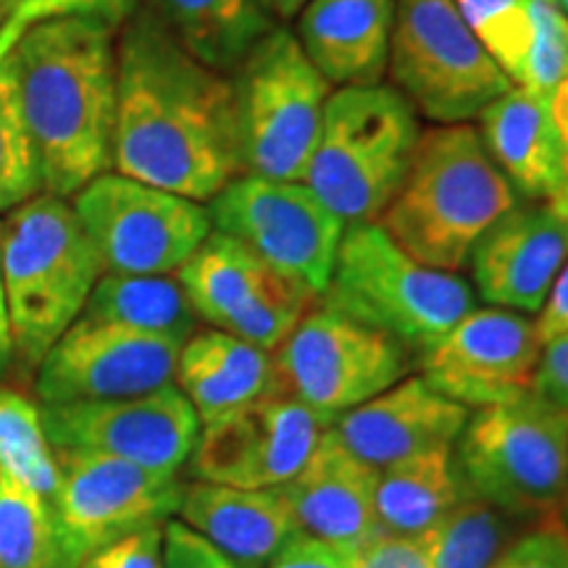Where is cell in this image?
<instances>
[{
    "mask_svg": "<svg viewBox=\"0 0 568 568\" xmlns=\"http://www.w3.org/2000/svg\"><path fill=\"white\" fill-rule=\"evenodd\" d=\"M113 166L195 203L243 172L234 84L148 13L130 21L116 48Z\"/></svg>",
    "mask_w": 568,
    "mask_h": 568,
    "instance_id": "6da1fadb",
    "label": "cell"
},
{
    "mask_svg": "<svg viewBox=\"0 0 568 568\" xmlns=\"http://www.w3.org/2000/svg\"><path fill=\"white\" fill-rule=\"evenodd\" d=\"M45 193L69 197L113 166L116 51L111 27L61 17L27 27L11 51Z\"/></svg>",
    "mask_w": 568,
    "mask_h": 568,
    "instance_id": "7a4b0ae2",
    "label": "cell"
},
{
    "mask_svg": "<svg viewBox=\"0 0 568 568\" xmlns=\"http://www.w3.org/2000/svg\"><path fill=\"white\" fill-rule=\"evenodd\" d=\"M521 203L477 126L439 124L418 138L414 161L379 216L418 264L460 272L489 226Z\"/></svg>",
    "mask_w": 568,
    "mask_h": 568,
    "instance_id": "3957f363",
    "label": "cell"
},
{
    "mask_svg": "<svg viewBox=\"0 0 568 568\" xmlns=\"http://www.w3.org/2000/svg\"><path fill=\"white\" fill-rule=\"evenodd\" d=\"M105 266L71 205L40 193L0 224V276L13 358L40 366L82 316Z\"/></svg>",
    "mask_w": 568,
    "mask_h": 568,
    "instance_id": "277c9868",
    "label": "cell"
},
{
    "mask_svg": "<svg viewBox=\"0 0 568 568\" xmlns=\"http://www.w3.org/2000/svg\"><path fill=\"white\" fill-rule=\"evenodd\" d=\"M418 138L416 111L389 84H345L326 101L322 130L303 182L345 226L379 222Z\"/></svg>",
    "mask_w": 568,
    "mask_h": 568,
    "instance_id": "5b68a950",
    "label": "cell"
},
{
    "mask_svg": "<svg viewBox=\"0 0 568 568\" xmlns=\"http://www.w3.org/2000/svg\"><path fill=\"white\" fill-rule=\"evenodd\" d=\"M322 305L422 353L477 308L464 276L437 272L403 251L379 222L345 226Z\"/></svg>",
    "mask_w": 568,
    "mask_h": 568,
    "instance_id": "8992f818",
    "label": "cell"
},
{
    "mask_svg": "<svg viewBox=\"0 0 568 568\" xmlns=\"http://www.w3.org/2000/svg\"><path fill=\"white\" fill-rule=\"evenodd\" d=\"M468 493L510 516L560 510L568 489V410L535 393L468 416L456 453Z\"/></svg>",
    "mask_w": 568,
    "mask_h": 568,
    "instance_id": "52a82bcc",
    "label": "cell"
},
{
    "mask_svg": "<svg viewBox=\"0 0 568 568\" xmlns=\"http://www.w3.org/2000/svg\"><path fill=\"white\" fill-rule=\"evenodd\" d=\"M232 84L243 172L303 182L332 92L301 40L274 27L245 55Z\"/></svg>",
    "mask_w": 568,
    "mask_h": 568,
    "instance_id": "ba28073f",
    "label": "cell"
},
{
    "mask_svg": "<svg viewBox=\"0 0 568 568\" xmlns=\"http://www.w3.org/2000/svg\"><path fill=\"white\" fill-rule=\"evenodd\" d=\"M387 69L395 90L437 124H466L514 88L453 0H397Z\"/></svg>",
    "mask_w": 568,
    "mask_h": 568,
    "instance_id": "9c48e42d",
    "label": "cell"
},
{
    "mask_svg": "<svg viewBox=\"0 0 568 568\" xmlns=\"http://www.w3.org/2000/svg\"><path fill=\"white\" fill-rule=\"evenodd\" d=\"M53 514L59 568H80L92 552L134 531L163 527L180 510V474L153 471L101 453L61 450Z\"/></svg>",
    "mask_w": 568,
    "mask_h": 568,
    "instance_id": "30bf717a",
    "label": "cell"
},
{
    "mask_svg": "<svg viewBox=\"0 0 568 568\" xmlns=\"http://www.w3.org/2000/svg\"><path fill=\"white\" fill-rule=\"evenodd\" d=\"M274 393L335 422L382 395L408 372V351L385 332L322 305L276 347Z\"/></svg>",
    "mask_w": 568,
    "mask_h": 568,
    "instance_id": "8fae6325",
    "label": "cell"
},
{
    "mask_svg": "<svg viewBox=\"0 0 568 568\" xmlns=\"http://www.w3.org/2000/svg\"><path fill=\"white\" fill-rule=\"evenodd\" d=\"M211 226L243 243L276 272L322 297L345 222L305 182L234 176L209 201Z\"/></svg>",
    "mask_w": 568,
    "mask_h": 568,
    "instance_id": "7c38bea8",
    "label": "cell"
},
{
    "mask_svg": "<svg viewBox=\"0 0 568 568\" xmlns=\"http://www.w3.org/2000/svg\"><path fill=\"white\" fill-rule=\"evenodd\" d=\"M77 219L109 274L180 272L213 232L209 209L124 174H101L74 195Z\"/></svg>",
    "mask_w": 568,
    "mask_h": 568,
    "instance_id": "4fadbf2b",
    "label": "cell"
},
{
    "mask_svg": "<svg viewBox=\"0 0 568 568\" xmlns=\"http://www.w3.org/2000/svg\"><path fill=\"white\" fill-rule=\"evenodd\" d=\"M176 280L197 318L268 353L293 335L318 301L301 282L216 230L184 261Z\"/></svg>",
    "mask_w": 568,
    "mask_h": 568,
    "instance_id": "5bb4252c",
    "label": "cell"
},
{
    "mask_svg": "<svg viewBox=\"0 0 568 568\" xmlns=\"http://www.w3.org/2000/svg\"><path fill=\"white\" fill-rule=\"evenodd\" d=\"M53 453L80 450L180 474L193 456L201 418L176 385L119 400L42 406Z\"/></svg>",
    "mask_w": 568,
    "mask_h": 568,
    "instance_id": "9a60e30c",
    "label": "cell"
},
{
    "mask_svg": "<svg viewBox=\"0 0 568 568\" xmlns=\"http://www.w3.org/2000/svg\"><path fill=\"white\" fill-rule=\"evenodd\" d=\"M332 418L295 397L268 393L201 426L190 468L197 481L272 489L284 487L311 458Z\"/></svg>",
    "mask_w": 568,
    "mask_h": 568,
    "instance_id": "2e32d148",
    "label": "cell"
},
{
    "mask_svg": "<svg viewBox=\"0 0 568 568\" xmlns=\"http://www.w3.org/2000/svg\"><path fill=\"white\" fill-rule=\"evenodd\" d=\"M182 345L130 326L80 316L38 366L42 406L119 400L172 385Z\"/></svg>",
    "mask_w": 568,
    "mask_h": 568,
    "instance_id": "e0dca14e",
    "label": "cell"
},
{
    "mask_svg": "<svg viewBox=\"0 0 568 568\" xmlns=\"http://www.w3.org/2000/svg\"><path fill=\"white\" fill-rule=\"evenodd\" d=\"M535 322L508 308H474L418 353L422 379L464 408H489L529 395L539 364Z\"/></svg>",
    "mask_w": 568,
    "mask_h": 568,
    "instance_id": "ac0fdd59",
    "label": "cell"
},
{
    "mask_svg": "<svg viewBox=\"0 0 568 568\" xmlns=\"http://www.w3.org/2000/svg\"><path fill=\"white\" fill-rule=\"evenodd\" d=\"M468 261L481 301L537 314L568 261V201L514 205L481 234Z\"/></svg>",
    "mask_w": 568,
    "mask_h": 568,
    "instance_id": "d6986e66",
    "label": "cell"
},
{
    "mask_svg": "<svg viewBox=\"0 0 568 568\" xmlns=\"http://www.w3.org/2000/svg\"><path fill=\"white\" fill-rule=\"evenodd\" d=\"M466 422L468 408L439 395L422 376H410L337 416L332 429L347 450L382 471L437 447H453Z\"/></svg>",
    "mask_w": 568,
    "mask_h": 568,
    "instance_id": "ffe728a7",
    "label": "cell"
},
{
    "mask_svg": "<svg viewBox=\"0 0 568 568\" xmlns=\"http://www.w3.org/2000/svg\"><path fill=\"white\" fill-rule=\"evenodd\" d=\"M376 481L379 471L347 450L329 426L305 466L282 489L303 531L355 552L379 535Z\"/></svg>",
    "mask_w": 568,
    "mask_h": 568,
    "instance_id": "44dd1931",
    "label": "cell"
},
{
    "mask_svg": "<svg viewBox=\"0 0 568 568\" xmlns=\"http://www.w3.org/2000/svg\"><path fill=\"white\" fill-rule=\"evenodd\" d=\"M479 134L518 195L535 203L568 195L566 151L550 95L516 84L479 113Z\"/></svg>",
    "mask_w": 568,
    "mask_h": 568,
    "instance_id": "7402d4cb",
    "label": "cell"
},
{
    "mask_svg": "<svg viewBox=\"0 0 568 568\" xmlns=\"http://www.w3.org/2000/svg\"><path fill=\"white\" fill-rule=\"evenodd\" d=\"M180 521L243 568H266L301 531L282 487L243 489L195 481L184 487Z\"/></svg>",
    "mask_w": 568,
    "mask_h": 568,
    "instance_id": "603a6c76",
    "label": "cell"
},
{
    "mask_svg": "<svg viewBox=\"0 0 568 568\" xmlns=\"http://www.w3.org/2000/svg\"><path fill=\"white\" fill-rule=\"evenodd\" d=\"M397 0H308L301 45L329 82L379 84L387 71Z\"/></svg>",
    "mask_w": 568,
    "mask_h": 568,
    "instance_id": "cb8c5ba5",
    "label": "cell"
},
{
    "mask_svg": "<svg viewBox=\"0 0 568 568\" xmlns=\"http://www.w3.org/2000/svg\"><path fill=\"white\" fill-rule=\"evenodd\" d=\"M174 379L205 426L274 393V355L222 329L195 332L182 345Z\"/></svg>",
    "mask_w": 568,
    "mask_h": 568,
    "instance_id": "d4e9b609",
    "label": "cell"
},
{
    "mask_svg": "<svg viewBox=\"0 0 568 568\" xmlns=\"http://www.w3.org/2000/svg\"><path fill=\"white\" fill-rule=\"evenodd\" d=\"M468 495L453 447L422 453L379 471L376 521L387 535H424Z\"/></svg>",
    "mask_w": 568,
    "mask_h": 568,
    "instance_id": "484cf974",
    "label": "cell"
},
{
    "mask_svg": "<svg viewBox=\"0 0 568 568\" xmlns=\"http://www.w3.org/2000/svg\"><path fill=\"white\" fill-rule=\"evenodd\" d=\"M161 21L184 51L216 71H232L274 30L261 0H155Z\"/></svg>",
    "mask_w": 568,
    "mask_h": 568,
    "instance_id": "4316f807",
    "label": "cell"
},
{
    "mask_svg": "<svg viewBox=\"0 0 568 568\" xmlns=\"http://www.w3.org/2000/svg\"><path fill=\"white\" fill-rule=\"evenodd\" d=\"M82 316L130 326L184 345L197 329V314L176 276L103 274Z\"/></svg>",
    "mask_w": 568,
    "mask_h": 568,
    "instance_id": "83f0119b",
    "label": "cell"
},
{
    "mask_svg": "<svg viewBox=\"0 0 568 568\" xmlns=\"http://www.w3.org/2000/svg\"><path fill=\"white\" fill-rule=\"evenodd\" d=\"M0 471L38 493L48 508L55 506L59 460L48 443L40 410L6 387H0Z\"/></svg>",
    "mask_w": 568,
    "mask_h": 568,
    "instance_id": "f1b7e54d",
    "label": "cell"
},
{
    "mask_svg": "<svg viewBox=\"0 0 568 568\" xmlns=\"http://www.w3.org/2000/svg\"><path fill=\"white\" fill-rule=\"evenodd\" d=\"M506 514L468 493L424 531L429 568H489L508 548Z\"/></svg>",
    "mask_w": 568,
    "mask_h": 568,
    "instance_id": "f546056e",
    "label": "cell"
},
{
    "mask_svg": "<svg viewBox=\"0 0 568 568\" xmlns=\"http://www.w3.org/2000/svg\"><path fill=\"white\" fill-rule=\"evenodd\" d=\"M45 190L38 145L21 105L11 53L0 61V211H13Z\"/></svg>",
    "mask_w": 568,
    "mask_h": 568,
    "instance_id": "4dcf8cb0",
    "label": "cell"
},
{
    "mask_svg": "<svg viewBox=\"0 0 568 568\" xmlns=\"http://www.w3.org/2000/svg\"><path fill=\"white\" fill-rule=\"evenodd\" d=\"M0 568H59L51 508L6 471H0Z\"/></svg>",
    "mask_w": 568,
    "mask_h": 568,
    "instance_id": "1f68e13d",
    "label": "cell"
},
{
    "mask_svg": "<svg viewBox=\"0 0 568 568\" xmlns=\"http://www.w3.org/2000/svg\"><path fill=\"white\" fill-rule=\"evenodd\" d=\"M468 30L477 34L510 82H521L531 48L529 0H453Z\"/></svg>",
    "mask_w": 568,
    "mask_h": 568,
    "instance_id": "d6a6232c",
    "label": "cell"
},
{
    "mask_svg": "<svg viewBox=\"0 0 568 568\" xmlns=\"http://www.w3.org/2000/svg\"><path fill=\"white\" fill-rule=\"evenodd\" d=\"M531 48L518 88L552 95L568 77V17L556 0H529Z\"/></svg>",
    "mask_w": 568,
    "mask_h": 568,
    "instance_id": "836d02e7",
    "label": "cell"
},
{
    "mask_svg": "<svg viewBox=\"0 0 568 568\" xmlns=\"http://www.w3.org/2000/svg\"><path fill=\"white\" fill-rule=\"evenodd\" d=\"M489 568H568V524L558 510L539 516L537 527L508 545Z\"/></svg>",
    "mask_w": 568,
    "mask_h": 568,
    "instance_id": "e575fe53",
    "label": "cell"
},
{
    "mask_svg": "<svg viewBox=\"0 0 568 568\" xmlns=\"http://www.w3.org/2000/svg\"><path fill=\"white\" fill-rule=\"evenodd\" d=\"M132 9L134 0H9L11 17L27 21L30 27L61 17L98 19L113 27L130 17Z\"/></svg>",
    "mask_w": 568,
    "mask_h": 568,
    "instance_id": "d590c367",
    "label": "cell"
},
{
    "mask_svg": "<svg viewBox=\"0 0 568 568\" xmlns=\"http://www.w3.org/2000/svg\"><path fill=\"white\" fill-rule=\"evenodd\" d=\"M163 568H243L184 521L163 524Z\"/></svg>",
    "mask_w": 568,
    "mask_h": 568,
    "instance_id": "8d00e7d4",
    "label": "cell"
},
{
    "mask_svg": "<svg viewBox=\"0 0 568 568\" xmlns=\"http://www.w3.org/2000/svg\"><path fill=\"white\" fill-rule=\"evenodd\" d=\"M351 568H429L424 535H379L351 556Z\"/></svg>",
    "mask_w": 568,
    "mask_h": 568,
    "instance_id": "74e56055",
    "label": "cell"
},
{
    "mask_svg": "<svg viewBox=\"0 0 568 568\" xmlns=\"http://www.w3.org/2000/svg\"><path fill=\"white\" fill-rule=\"evenodd\" d=\"M80 568H163V527L134 531L109 548L92 552Z\"/></svg>",
    "mask_w": 568,
    "mask_h": 568,
    "instance_id": "f35d334b",
    "label": "cell"
},
{
    "mask_svg": "<svg viewBox=\"0 0 568 568\" xmlns=\"http://www.w3.org/2000/svg\"><path fill=\"white\" fill-rule=\"evenodd\" d=\"M353 552L339 550L308 531H297L268 560L266 568H351Z\"/></svg>",
    "mask_w": 568,
    "mask_h": 568,
    "instance_id": "ab89813d",
    "label": "cell"
},
{
    "mask_svg": "<svg viewBox=\"0 0 568 568\" xmlns=\"http://www.w3.org/2000/svg\"><path fill=\"white\" fill-rule=\"evenodd\" d=\"M531 393L568 410V332L542 345Z\"/></svg>",
    "mask_w": 568,
    "mask_h": 568,
    "instance_id": "60d3db41",
    "label": "cell"
},
{
    "mask_svg": "<svg viewBox=\"0 0 568 568\" xmlns=\"http://www.w3.org/2000/svg\"><path fill=\"white\" fill-rule=\"evenodd\" d=\"M537 314L539 316L535 322V329L542 345L568 332V261L558 272L556 282H552L550 293L545 297L542 308H539Z\"/></svg>",
    "mask_w": 568,
    "mask_h": 568,
    "instance_id": "b9f144b4",
    "label": "cell"
},
{
    "mask_svg": "<svg viewBox=\"0 0 568 568\" xmlns=\"http://www.w3.org/2000/svg\"><path fill=\"white\" fill-rule=\"evenodd\" d=\"M550 109H552V119H556L560 142H564L566 166H568V77L558 84L556 92L550 95Z\"/></svg>",
    "mask_w": 568,
    "mask_h": 568,
    "instance_id": "7bdbcfd3",
    "label": "cell"
},
{
    "mask_svg": "<svg viewBox=\"0 0 568 568\" xmlns=\"http://www.w3.org/2000/svg\"><path fill=\"white\" fill-rule=\"evenodd\" d=\"M13 361V343L9 329V311H6V293H3V276H0V374L9 372Z\"/></svg>",
    "mask_w": 568,
    "mask_h": 568,
    "instance_id": "ee69618b",
    "label": "cell"
},
{
    "mask_svg": "<svg viewBox=\"0 0 568 568\" xmlns=\"http://www.w3.org/2000/svg\"><path fill=\"white\" fill-rule=\"evenodd\" d=\"M27 27H30V24H27V21L17 19V17H9V21H6V24L0 27V61H3L6 55L13 51V45H17L19 38H21V34H24Z\"/></svg>",
    "mask_w": 568,
    "mask_h": 568,
    "instance_id": "f6af8a7d",
    "label": "cell"
},
{
    "mask_svg": "<svg viewBox=\"0 0 568 568\" xmlns=\"http://www.w3.org/2000/svg\"><path fill=\"white\" fill-rule=\"evenodd\" d=\"M272 19H293L305 9L308 0H261Z\"/></svg>",
    "mask_w": 568,
    "mask_h": 568,
    "instance_id": "bcb514c9",
    "label": "cell"
},
{
    "mask_svg": "<svg viewBox=\"0 0 568 568\" xmlns=\"http://www.w3.org/2000/svg\"><path fill=\"white\" fill-rule=\"evenodd\" d=\"M9 17H11V11H9V0H0V27H3L6 21H9Z\"/></svg>",
    "mask_w": 568,
    "mask_h": 568,
    "instance_id": "7dc6e473",
    "label": "cell"
},
{
    "mask_svg": "<svg viewBox=\"0 0 568 568\" xmlns=\"http://www.w3.org/2000/svg\"><path fill=\"white\" fill-rule=\"evenodd\" d=\"M558 514H560V518H564V521L568 524V489H566V497H564V503H560V510H558Z\"/></svg>",
    "mask_w": 568,
    "mask_h": 568,
    "instance_id": "c3c4849f",
    "label": "cell"
},
{
    "mask_svg": "<svg viewBox=\"0 0 568 568\" xmlns=\"http://www.w3.org/2000/svg\"><path fill=\"white\" fill-rule=\"evenodd\" d=\"M556 3H558V9H560V11H564V13H566V17H568V0H556Z\"/></svg>",
    "mask_w": 568,
    "mask_h": 568,
    "instance_id": "681fc988",
    "label": "cell"
}]
</instances>
